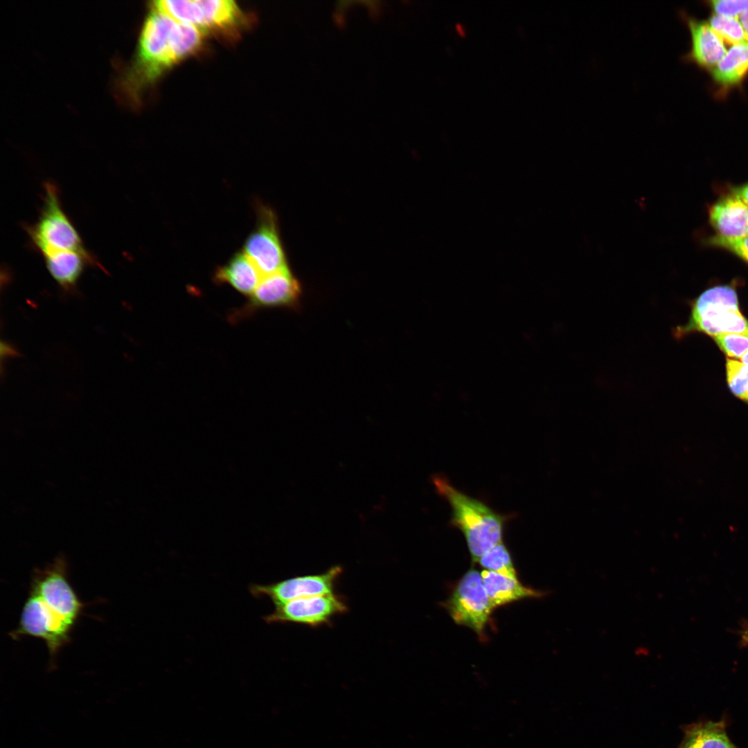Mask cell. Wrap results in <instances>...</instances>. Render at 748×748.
<instances>
[{
    "instance_id": "5",
    "label": "cell",
    "mask_w": 748,
    "mask_h": 748,
    "mask_svg": "<svg viewBox=\"0 0 748 748\" xmlns=\"http://www.w3.org/2000/svg\"><path fill=\"white\" fill-rule=\"evenodd\" d=\"M699 331L711 337L724 333L748 335V321L738 308L736 292L727 285L710 288L693 302L688 323L676 328L674 333L680 337L688 332Z\"/></svg>"
},
{
    "instance_id": "19",
    "label": "cell",
    "mask_w": 748,
    "mask_h": 748,
    "mask_svg": "<svg viewBox=\"0 0 748 748\" xmlns=\"http://www.w3.org/2000/svg\"><path fill=\"white\" fill-rule=\"evenodd\" d=\"M477 562L484 570L517 576L510 553L503 542L487 551Z\"/></svg>"
},
{
    "instance_id": "2",
    "label": "cell",
    "mask_w": 748,
    "mask_h": 748,
    "mask_svg": "<svg viewBox=\"0 0 748 748\" xmlns=\"http://www.w3.org/2000/svg\"><path fill=\"white\" fill-rule=\"evenodd\" d=\"M83 607L68 580L65 562L55 560L35 571L17 627L11 636L42 639L53 661L60 648L69 641Z\"/></svg>"
},
{
    "instance_id": "16",
    "label": "cell",
    "mask_w": 748,
    "mask_h": 748,
    "mask_svg": "<svg viewBox=\"0 0 748 748\" xmlns=\"http://www.w3.org/2000/svg\"><path fill=\"white\" fill-rule=\"evenodd\" d=\"M214 277L217 283H227L239 292L251 295L262 276L245 253L239 252L218 267Z\"/></svg>"
},
{
    "instance_id": "28",
    "label": "cell",
    "mask_w": 748,
    "mask_h": 748,
    "mask_svg": "<svg viewBox=\"0 0 748 748\" xmlns=\"http://www.w3.org/2000/svg\"><path fill=\"white\" fill-rule=\"evenodd\" d=\"M742 638H743L745 641L748 643V627L747 628L746 630L744 631L743 634H742Z\"/></svg>"
},
{
    "instance_id": "27",
    "label": "cell",
    "mask_w": 748,
    "mask_h": 748,
    "mask_svg": "<svg viewBox=\"0 0 748 748\" xmlns=\"http://www.w3.org/2000/svg\"><path fill=\"white\" fill-rule=\"evenodd\" d=\"M740 361L744 365L748 366V350L745 352L743 355L740 358Z\"/></svg>"
},
{
    "instance_id": "14",
    "label": "cell",
    "mask_w": 748,
    "mask_h": 748,
    "mask_svg": "<svg viewBox=\"0 0 748 748\" xmlns=\"http://www.w3.org/2000/svg\"><path fill=\"white\" fill-rule=\"evenodd\" d=\"M483 584L494 608L528 598H542L546 593L524 586L517 576L483 570Z\"/></svg>"
},
{
    "instance_id": "29",
    "label": "cell",
    "mask_w": 748,
    "mask_h": 748,
    "mask_svg": "<svg viewBox=\"0 0 748 748\" xmlns=\"http://www.w3.org/2000/svg\"><path fill=\"white\" fill-rule=\"evenodd\" d=\"M679 748H690V747L683 741V743Z\"/></svg>"
},
{
    "instance_id": "25",
    "label": "cell",
    "mask_w": 748,
    "mask_h": 748,
    "mask_svg": "<svg viewBox=\"0 0 748 748\" xmlns=\"http://www.w3.org/2000/svg\"><path fill=\"white\" fill-rule=\"evenodd\" d=\"M737 194L744 203L748 206V184L742 186L740 188L736 189L733 191Z\"/></svg>"
},
{
    "instance_id": "12",
    "label": "cell",
    "mask_w": 748,
    "mask_h": 748,
    "mask_svg": "<svg viewBox=\"0 0 748 748\" xmlns=\"http://www.w3.org/2000/svg\"><path fill=\"white\" fill-rule=\"evenodd\" d=\"M301 295V286L289 268L264 276L251 294L253 308L290 306L296 305Z\"/></svg>"
},
{
    "instance_id": "17",
    "label": "cell",
    "mask_w": 748,
    "mask_h": 748,
    "mask_svg": "<svg viewBox=\"0 0 748 748\" xmlns=\"http://www.w3.org/2000/svg\"><path fill=\"white\" fill-rule=\"evenodd\" d=\"M748 74V41L733 44L712 69L714 82L727 89L740 84Z\"/></svg>"
},
{
    "instance_id": "26",
    "label": "cell",
    "mask_w": 748,
    "mask_h": 748,
    "mask_svg": "<svg viewBox=\"0 0 748 748\" xmlns=\"http://www.w3.org/2000/svg\"><path fill=\"white\" fill-rule=\"evenodd\" d=\"M739 20L743 27L747 39L748 41V10L744 12L740 15Z\"/></svg>"
},
{
    "instance_id": "24",
    "label": "cell",
    "mask_w": 748,
    "mask_h": 748,
    "mask_svg": "<svg viewBox=\"0 0 748 748\" xmlns=\"http://www.w3.org/2000/svg\"><path fill=\"white\" fill-rule=\"evenodd\" d=\"M710 243L728 249L748 262V236L729 239L716 235L710 239Z\"/></svg>"
},
{
    "instance_id": "3",
    "label": "cell",
    "mask_w": 748,
    "mask_h": 748,
    "mask_svg": "<svg viewBox=\"0 0 748 748\" xmlns=\"http://www.w3.org/2000/svg\"><path fill=\"white\" fill-rule=\"evenodd\" d=\"M433 483L450 505V524L463 533L472 560L477 562L487 551L502 542L506 517L458 490L445 477H434Z\"/></svg>"
},
{
    "instance_id": "1",
    "label": "cell",
    "mask_w": 748,
    "mask_h": 748,
    "mask_svg": "<svg viewBox=\"0 0 748 748\" xmlns=\"http://www.w3.org/2000/svg\"><path fill=\"white\" fill-rule=\"evenodd\" d=\"M204 37L195 27L150 8L134 55L116 78L117 99L138 108L143 94L161 76L202 48Z\"/></svg>"
},
{
    "instance_id": "15",
    "label": "cell",
    "mask_w": 748,
    "mask_h": 748,
    "mask_svg": "<svg viewBox=\"0 0 748 748\" xmlns=\"http://www.w3.org/2000/svg\"><path fill=\"white\" fill-rule=\"evenodd\" d=\"M46 268L55 281L66 291L71 290L87 264H93L89 253L62 251L44 256Z\"/></svg>"
},
{
    "instance_id": "7",
    "label": "cell",
    "mask_w": 748,
    "mask_h": 748,
    "mask_svg": "<svg viewBox=\"0 0 748 748\" xmlns=\"http://www.w3.org/2000/svg\"><path fill=\"white\" fill-rule=\"evenodd\" d=\"M444 605L457 624L468 627L480 636L495 609L484 588L481 573L474 569L463 576Z\"/></svg>"
},
{
    "instance_id": "22",
    "label": "cell",
    "mask_w": 748,
    "mask_h": 748,
    "mask_svg": "<svg viewBox=\"0 0 748 748\" xmlns=\"http://www.w3.org/2000/svg\"><path fill=\"white\" fill-rule=\"evenodd\" d=\"M713 338L720 349L729 357L740 359L748 350V335L724 333Z\"/></svg>"
},
{
    "instance_id": "4",
    "label": "cell",
    "mask_w": 748,
    "mask_h": 748,
    "mask_svg": "<svg viewBox=\"0 0 748 748\" xmlns=\"http://www.w3.org/2000/svg\"><path fill=\"white\" fill-rule=\"evenodd\" d=\"M151 8L189 24L202 34L234 39L247 27L250 17L233 0H159Z\"/></svg>"
},
{
    "instance_id": "21",
    "label": "cell",
    "mask_w": 748,
    "mask_h": 748,
    "mask_svg": "<svg viewBox=\"0 0 748 748\" xmlns=\"http://www.w3.org/2000/svg\"><path fill=\"white\" fill-rule=\"evenodd\" d=\"M726 369L731 391L738 398L748 402V366L740 361L727 358Z\"/></svg>"
},
{
    "instance_id": "9",
    "label": "cell",
    "mask_w": 748,
    "mask_h": 748,
    "mask_svg": "<svg viewBox=\"0 0 748 748\" xmlns=\"http://www.w3.org/2000/svg\"><path fill=\"white\" fill-rule=\"evenodd\" d=\"M348 611L344 598L332 593L303 597L276 605L274 612L263 617L267 623H294L311 627L328 624Z\"/></svg>"
},
{
    "instance_id": "13",
    "label": "cell",
    "mask_w": 748,
    "mask_h": 748,
    "mask_svg": "<svg viewBox=\"0 0 748 748\" xmlns=\"http://www.w3.org/2000/svg\"><path fill=\"white\" fill-rule=\"evenodd\" d=\"M709 217L718 236L729 239L748 236V206L734 192L711 208Z\"/></svg>"
},
{
    "instance_id": "6",
    "label": "cell",
    "mask_w": 748,
    "mask_h": 748,
    "mask_svg": "<svg viewBox=\"0 0 748 748\" xmlns=\"http://www.w3.org/2000/svg\"><path fill=\"white\" fill-rule=\"evenodd\" d=\"M33 243L43 256L62 251L89 253L78 232L63 211L57 188L44 185L43 207L38 221L28 229Z\"/></svg>"
},
{
    "instance_id": "10",
    "label": "cell",
    "mask_w": 748,
    "mask_h": 748,
    "mask_svg": "<svg viewBox=\"0 0 748 748\" xmlns=\"http://www.w3.org/2000/svg\"><path fill=\"white\" fill-rule=\"evenodd\" d=\"M341 573L340 566H334L322 573L296 576L269 585L253 584L249 591L256 598L267 597L278 605L303 597L335 593Z\"/></svg>"
},
{
    "instance_id": "18",
    "label": "cell",
    "mask_w": 748,
    "mask_h": 748,
    "mask_svg": "<svg viewBox=\"0 0 748 748\" xmlns=\"http://www.w3.org/2000/svg\"><path fill=\"white\" fill-rule=\"evenodd\" d=\"M684 742L690 748H738L730 740L722 721H708L688 726Z\"/></svg>"
},
{
    "instance_id": "11",
    "label": "cell",
    "mask_w": 748,
    "mask_h": 748,
    "mask_svg": "<svg viewBox=\"0 0 748 748\" xmlns=\"http://www.w3.org/2000/svg\"><path fill=\"white\" fill-rule=\"evenodd\" d=\"M680 16L687 24L691 38V48L683 55V59L712 70L727 51L723 39L708 23L697 20L683 10L680 11Z\"/></svg>"
},
{
    "instance_id": "8",
    "label": "cell",
    "mask_w": 748,
    "mask_h": 748,
    "mask_svg": "<svg viewBox=\"0 0 748 748\" xmlns=\"http://www.w3.org/2000/svg\"><path fill=\"white\" fill-rule=\"evenodd\" d=\"M244 253L262 277L288 268L277 218L270 208L259 206L257 224L245 241Z\"/></svg>"
},
{
    "instance_id": "23",
    "label": "cell",
    "mask_w": 748,
    "mask_h": 748,
    "mask_svg": "<svg viewBox=\"0 0 748 748\" xmlns=\"http://www.w3.org/2000/svg\"><path fill=\"white\" fill-rule=\"evenodd\" d=\"M709 3L718 15L737 17L748 10V0H713Z\"/></svg>"
},
{
    "instance_id": "20",
    "label": "cell",
    "mask_w": 748,
    "mask_h": 748,
    "mask_svg": "<svg viewBox=\"0 0 748 748\" xmlns=\"http://www.w3.org/2000/svg\"><path fill=\"white\" fill-rule=\"evenodd\" d=\"M708 24L723 39L730 44L747 41L743 27L737 17L713 15Z\"/></svg>"
}]
</instances>
